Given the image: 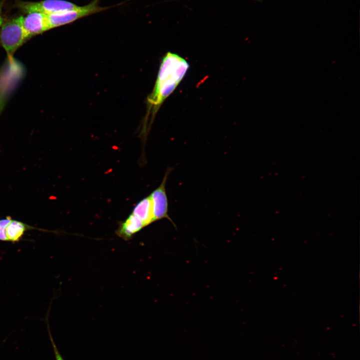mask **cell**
I'll use <instances>...</instances> for the list:
<instances>
[{
  "label": "cell",
  "instance_id": "cell-1",
  "mask_svg": "<svg viewBox=\"0 0 360 360\" xmlns=\"http://www.w3.org/2000/svg\"><path fill=\"white\" fill-rule=\"evenodd\" d=\"M188 68V62L176 54L168 52L163 57L154 89L147 98L143 130L151 125L160 106L182 80Z\"/></svg>",
  "mask_w": 360,
  "mask_h": 360
},
{
  "label": "cell",
  "instance_id": "cell-2",
  "mask_svg": "<svg viewBox=\"0 0 360 360\" xmlns=\"http://www.w3.org/2000/svg\"><path fill=\"white\" fill-rule=\"evenodd\" d=\"M22 18L23 16L14 18L7 20L2 26L0 42L9 56H12L28 40L23 28Z\"/></svg>",
  "mask_w": 360,
  "mask_h": 360
},
{
  "label": "cell",
  "instance_id": "cell-3",
  "mask_svg": "<svg viewBox=\"0 0 360 360\" xmlns=\"http://www.w3.org/2000/svg\"><path fill=\"white\" fill-rule=\"evenodd\" d=\"M16 6L23 12H38L46 14L80 9L82 6L65 0H43L39 2L18 0Z\"/></svg>",
  "mask_w": 360,
  "mask_h": 360
},
{
  "label": "cell",
  "instance_id": "cell-4",
  "mask_svg": "<svg viewBox=\"0 0 360 360\" xmlns=\"http://www.w3.org/2000/svg\"><path fill=\"white\" fill-rule=\"evenodd\" d=\"M172 170L171 168H167L160 185L152 192L150 196L152 202L154 221L166 218L174 226L168 214V200L166 190V182Z\"/></svg>",
  "mask_w": 360,
  "mask_h": 360
},
{
  "label": "cell",
  "instance_id": "cell-5",
  "mask_svg": "<svg viewBox=\"0 0 360 360\" xmlns=\"http://www.w3.org/2000/svg\"><path fill=\"white\" fill-rule=\"evenodd\" d=\"M27 14L23 16L22 26L28 39L49 30L46 14L38 12Z\"/></svg>",
  "mask_w": 360,
  "mask_h": 360
},
{
  "label": "cell",
  "instance_id": "cell-6",
  "mask_svg": "<svg viewBox=\"0 0 360 360\" xmlns=\"http://www.w3.org/2000/svg\"><path fill=\"white\" fill-rule=\"evenodd\" d=\"M144 227V222L131 212L126 220L119 222L116 234L124 240H129Z\"/></svg>",
  "mask_w": 360,
  "mask_h": 360
},
{
  "label": "cell",
  "instance_id": "cell-7",
  "mask_svg": "<svg viewBox=\"0 0 360 360\" xmlns=\"http://www.w3.org/2000/svg\"><path fill=\"white\" fill-rule=\"evenodd\" d=\"M32 230L53 232V231L34 227L22 222L14 220L12 218L6 228V242H11L13 244L18 242L22 239V237L26 232Z\"/></svg>",
  "mask_w": 360,
  "mask_h": 360
},
{
  "label": "cell",
  "instance_id": "cell-8",
  "mask_svg": "<svg viewBox=\"0 0 360 360\" xmlns=\"http://www.w3.org/2000/svg\"><path fill=\"white\" fill-rule=\"evenodd\" d=\"M132 213L139 218L146 226L155 222L150 195L138 202L134 207Z\"/></svg>",
  "mask_w": 360,
  "mask_h": 360
},
{
  "label": "cell",
  "instance_id": "cell-9",
  "mask_svg": "<svg viewBox=\"0 0 360 360\" xmlns=\"http://www.w3.org/2000/svg\"><path fill=\"white\" fill-rule=\"evenodd\" d=\"M12 218L8 216L6 218L0 219V240L6 242V228L10 222Z\"/></svg>",
  "mask_w": 360,
  "mask_h": 360
},
{
  "label": "cell",
  "instance_id": "cell-10",
  "mask_svg": "<svg viewBox=\"0 0 360 360\" xmlns=\"http://www.w3.org/2000/svg\"><path fill=\"white\" fill-rule=\"evenodd\" d=\"M47 326H48V333L50 341L51 342V344H52V348H53L56 360H64L63 358L62 357L61 354L59 352V351L58 349V348L56 346V344L52 336V334L50 332V330L49 325L48 324V322H47Z\"/></svg>",
  "mask_w": 360,
  "mask_h": 360
},
{
  "label": "cell",
  "instance_id": "cell-11",
  "mask_svg": "<svg viewBox=\"0 0 360 360\" xmlns=\"http://www.w3.org/2000/svg\"><path fill=\"white\" fill-rule=\"evenodd\" d=\"M2 2H0V26L2 25L3 22V19L2 18L1 13H2Z\"/></svg>",
  "mask_w": 360,
  "mask_h": 360
}]
</instances>
